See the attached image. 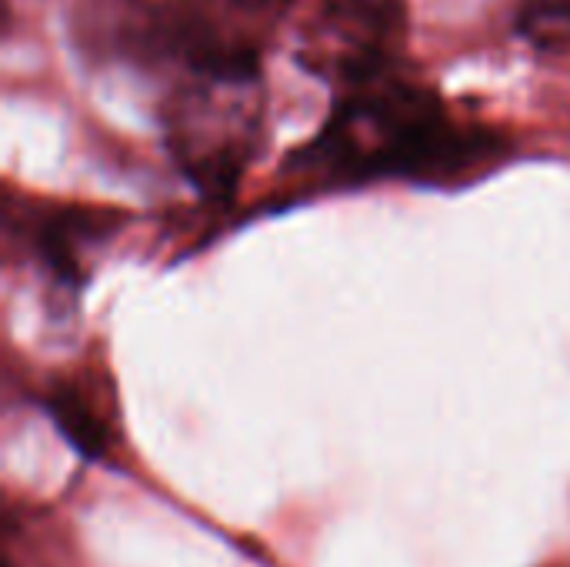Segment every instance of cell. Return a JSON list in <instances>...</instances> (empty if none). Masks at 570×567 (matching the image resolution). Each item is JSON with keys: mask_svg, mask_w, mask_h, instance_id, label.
I'll list each match as a JSON object with an SVG mask.
<instances>
[{"mask_svg": "<svg viewBox=\"0 0 570 567\" xmlns=\"http://www.w3.org/2000/svg\"><path fill=\"white\" fill-rule=\"evenodd\" d=\"M518 33L541 50H570V0H528L518 13Z\"/></svg>", "mask_w": 570, "mask_h": 567, "instance_id": "4", "label": "cell"}, {"mask_svg": "<svg viewBox=\"0 0 570 567\" xmlns=\"http://www.w3.org/2000/svg\"><path fill=\"white\" fill-rule=\"evenodd\" d=\"M47 411L57 421L60 434L77 448V454H83L87 461H97L107 451L104 424L77 391H53L47 398Z\"/></svg>", "mask_w": 570, "mask_h": 567, "instance_id": "3", "label": "cell"}, {"mask_svg": "<svg viewBox=\"0 0 570 567\" xmlns=\"http://www.w3.org/2000/svg\"><path fill=\"white\" fill-rule=\"evenodd\" d=\"M501 154L504 140L498 134L454 124L434 90L397 80L384 67L351 84V94L294 164L337 180L407 177L454 184Z\"/></svg>", "mask_w": 570, "mask_h": 567, "instance_id": "1", "label": "cell"}, {"mask_svg": "<svg viewBox=\"0 0 570 567\" xmlns=\"http://www.w3.org/2000/svg\"><path fill=\"white\" fill-rule=\"evenodd\" d=\"M167 114V144L204 194H227L261 134V60L250 47L204 53Z\"/></svg>", "mask_w": 570, "mask_h": 567, "instance_id": "2", "label": "cell"}]
</instances>
